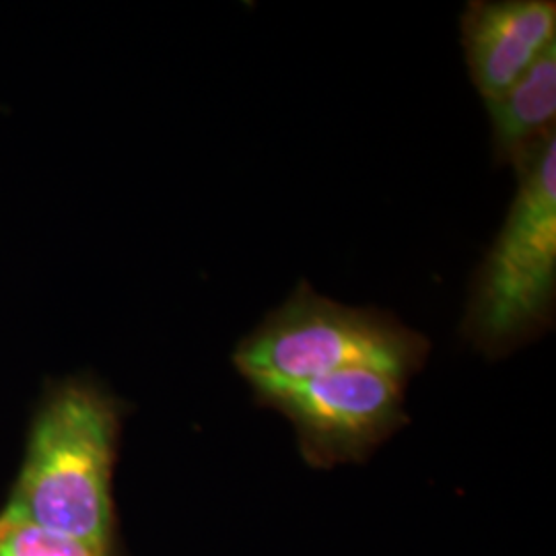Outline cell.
Here are the masks:
<instances>
[{"label": "cell", "mask_w": 556, "mask_h": 556, "mask_svg": "<svg viewBox=\"0 0 556 556\" xmlns=\"http://www.w3.org/2000/svg\"><path fill=\"white\" fill-rule=\"evenodd\" d=\"M406 379L381 369H346L260 394L295 425L305 459L319 468L369 456L406 422Z\"/></svg>", "instance_id": "277c9868"}, {"label": "cell", "mask_w": 556, "mask_h": 556, "mask_svg": "<svg viewBox=\"0 0 556 556\" xmlns=\"http://www.w3.org/2000/svg\"><path fill=\"white\" fill-rule=\"evenodd\" d=\"M429 340L376 307H351L301 282L233 355L256 392L346 369H381L408 379L425 365Z\"/></svg>", "instance_id": "3957f363"}, {"label": "cell", "mask_w": 556, "mask_h": 556, "mask_svg": "<svg viewBox=\"0 0 556 556\" xmlns=\"http://www.w3.org/2000/svg\"><path fill=\"white\" fill-rule=\"evenodd\" d=\"M119 415L91 383L68 381L43 402L2 516L108 555Z\"/></svg>", "instance_id": "6da1fadb"}, {"label": "cell", "mask_w": 556, "mask_h": 556, "mask_svg": "<svg viewBox=\"0 0 556 556\" xmlns=\"http://www.w3.org/2000/svg\"><path fill=\"white\" fill-rule=\"evenodd\" d=\"M517 190L466 305L464 334L505 355L548 330L556 298V135L514 161Z\"/></svg>", "instance_id": "7a4b0ae2"}, {"label": "cell", "mask_w": 556, "mask_h": 556, "mask_svg": "<svg viewBox=\"0 0 556 556\" xmlns=\"http://www.w3.org/2000/svg\"><path fill=\"white\" fill-rule=\"evenodd\" d=\"M466 64L480 98L495 100L556 43L553 0H477L462 15Z\"/></svg>", "instance_id": "5b68a950"}, {"label": "cell", "mask_w": 556, "mask_h": 556, "mask_svg": "<svg viewBox=\"0 0 556 556\" xmlns=\"http://www.w3.org/2000/svg\"><path fill=\"white\" fill-rule=\"evenodd\" d=\"M0 556H108L73 538L0 514Z\"/></svg>", "instance_id": "52a82bcc"}, {"label": "cell", "mask_w": 556, "mask_h": 556, "mask_svg": "<svg viewBox=\"0 0 556 556\" xmlns=\"http://www.w3.org/2000/svg\"><path fill=\"white\" fill-rule=\"evenodd\" d=\"M501 161H514L551 130L556 118V43L495 100L484 101Z\"/></svg>", "instance_id": "8992f818"}]
</instances>
